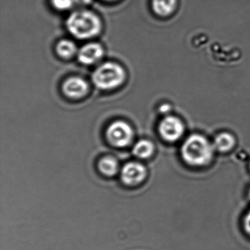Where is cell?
<instances>
[{"mask_svg":"<svg viewBox=\"0 0 250 250\" xmlns=\"http://www.w3.org/2000/svg\"><path fill=\"white\" fill-rule=\"evenodd\" d=\"M161 136L167 141L175 142L184 134V126L181 120L173 116H168L159 124Z\"/></svg>","mask_w":250,"mask_h":250,"instance_id":"5b68a950","label":"cell"},{"mask_svg":"<svg viewBox=\"0 0 250 250\" xmlns=\"http://www.w3.org/2000/svg\"><path fill=\"white\" fill-rule=\"evenodd\" d=\"M170 109L171 107L169 105L164 104L160 107V112H162V113H167V112H168L170 110Z\"/></svg>","mask_w":250,"mask_h":250,"instance_id":"2e32d148","label":"cell"},{"mask_svg":"<svg viewBox=\"0 0 250 250\" xmlns=\"http://www.w3.org/2000/svg\"></svg>","mask_w":250,"mask_h":250,"instance_id":"d6986e66","label":"cell"},{"mask_svg":"<svg viewBox=\"0 0 250 250\" xmlns=\"http://www.w3.org/2000/svg\"><path fill=\"white\" fill-rule=\"evenodd\" d=\"M146 176V169L143 165L136 162L126 164L121 170V180L128 186L140 184Z\"/></svg>","mask_w":250,"mask_h":250,"instance_id":"8992f818","label":"cell"},{"mask_svg":"<svg viewBox=\"0 0 250 250\" xmlns=\"http://www.w3.org/2000/svg\"><path fill=\"white\" fill-rule=\"evenodd\" d=\"M235 144L234 137L228 133H222L215 138L213 147L221 152L228 151Z\"/></svg>","mask_w":250,"mask_h":250,"instance_id":"30bf717a","label":"cell"},{"mask_svg":"<svg viewBox=\"0 0 250 250\" xmlns=\"http://www.w3.org/2000/svg\"><path fill=\"white\" fill-rule=\"evenodd\" d=\"M125 71L115 62H106L99 66L93 74V82L102 90H111L122 84Z\"/></svg>","mask_w":250,"mask_h":250,"instance_id":"3957f363","label":"cell"},{"mask_svg":"<svg viewBox=\"0 0 250 250\" xmlns=\"http://www.w3.org/2000/svg\"><path fill=\"white\" fill-rule=\"evenodd\" d=\"M66 24L70 33L80 39L94 37L101 30L99 17L89 11L73 13L68 17Z\"/></svg>","mask_w":250,"mask_h":250,"instance_id":"6da1fadb","label":"cell"},{"mask_svg":"<svg viewBox=\"0 0 250 250\" xmlns=\"http://www.w3.org/2000/svg\"><path fill=\"white\" fill-rule=\"evenodd\" d=\"M92 0H75V2L80 4V5H88L91 2Z\"/></svg>","mask_w":250,"mask_h":250,"instance_id":"e0dca14e","label":"cell"},{"mask_svg":"<svg viewBox=\"0 0 250 250\" xmlns=\"http://www.w3.org/2000/svg\"><path fill=\"white\" fill-rule=\"evenodd\" d=\"M133 153L141 159L150 157L153 153V145L147 140H140L134 146Z\"/></svg>","mask_w":250,"mask_h":250,"instance_id":"7c38bea8","label":"cell"},{"mask_svg":"<svg viewBox=\"0 0 250 250\" xmlns=\"http://www.w3.org/2000/svg\"><path fill=\"white\" fill-rule=\"evenodd\" d=\"M104 49L99 43H88L80 49L78 53L79 61L84 65L96 63L102 58Z\"/></svg>","mask_w":250,"mask_h":250,"instance_id":"ba28073f","label":"cell"},{"mask_svg":"<svg viewBox=\"0 0 250 250\" xmlns=\"http://www.w3.org/2000/svg\"><path fill=\"white\" fill-rule=\"evenodd\" d=\"M75 0H52V5L61 11L69 9L73 6Z\"/></svg>","mask_w":250,"mask_h":250,"instance_id":"5bb4252c","label":"cell"},{"mask_svg":"<svg viewBox=\"0 0 250 250\" xmlns=\"http://www.w3.org/2000/svg\"><path fill=\"white\" fill-rule=\"evenodd\" d=\"M77 52L74 43L71 41L62 40L57 45V52L63 58H71Z\"/></svg>","mask_w":250,"mask_h":250,"instance_id":"4fadbf2b","label":"cell"},{"mask_svg":"<svg viewBox=\"0 0 250 250\" xmlns=\"http://www.w3.org/2000/svg\"><path fill=\"white\" fill-rule=\"evenodd\" d=\"M183 158L192 165H203L208 163L213 156V147L203 136L193 134L183 145Z\"/></svg>","mask_w":250,"mask_h":250,"instance_id":"7a4b0ae2","label":"cell"},{"mask_svg":"<svg viewBox=\"0 0 250 250\" xmlns=\"http://www.w3.org/2000/svg\"><path fill=\"white\" fill-rule=\"evenodd\" d=\"M177 0H153V11L161 17L170 15L176 8Z\"/></svg>","mask_w":250,"mask_h":250,"instance_id":"9c48e42d","label":"cell"},{"mask_svg":"<svg viewBox=\"0 0 250 250\" xmlns=\"http://www.w3.org/2000/svg\"><path fill=\"white\" fill-rule=\"evenodd\" d=\"M62 90L68 97L79 99L87 94L88 84L80 77H71L64 83Z\"/></svg>","mask_w":250,"mask_h":250,"instance_id":"52a82bcc","label":"cell"},{"mask_svg":"<svg viewBox=\"0 0 250 250\" xmlns=\"http://www.w3.org/2000/svg\"><path fill=\"white\" fill-rule=\"evenodd\" d=\"M245 228L247 232L250 234V212L249 213V214L247 215V218H246Z\"/></svg>","mask_w":250,"mask_h":250,"instance_id":"9a60e30c","label":"cell"},{"mask_svg":"<svg viewBox=\"0 0 250 250\" xmlns=\"http://www.w3.org/2000/svg\"><path fill=\"white\" fill-rule=\"evenodd\" d=\"M99 170L104 175L112 176L118 172V164L115 158L106 156L101 159L99 163Z\"/></svg>","mask_w":250,"mask_h":250,"instance_id":"8fae6325","label":"cell"},{"mask_svg":"<svg viewBox=\"0 0 250 250\" xmlns=\"http://www.w3.org/2000/svg\"><path fill=\"white\" fill-rule=\"evenodd\" d=\"M107 1H110V0H107Z\"/></svg>","mask_w":250,"mask_h":250,"instance_id":"ac0fdd59","label":"cell"},{"mask_svg":"<svg viewBox=\"0 0 250 250\" xmlns=\"http://www.w3.org/2000/svg\"><path fill=\"white\" fill-rule=\"evenodd\" d=\"M106 137L112 146L123 147L128 146L133 139V130L124 121H115L109 125Z\"/></svg>","mask_w":250,"mask_h":250,"instance_id":"277c9868","label":"cell"}]
</instances>
